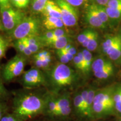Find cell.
<instances>
[{"mask_svg": "<svg viewBox=\"0 0 121 121\" xmlns=\"http://www.w3.org/2000/svg\"><path fill=\"white\" fill-rule=\"evenodd\" d=\"M48 99L34 93L25 94L15 99L13 114L25 121L44 112Z\"/></svg>", "mask_w": 121, "mask_h": 121, "instance_id": "cell-1", "label": "cell"}, {"mask_svg": "<svg viewBox=\"0 0 121 121\" xmlns=\"http://www.w3.org/2000/svg\"><path fill=\"white\" fill-rule=\"evenodd\" d=\"M48 78L52 85L57 90L71 85L75 81V74L69 66L60 62L49 69Z\"/></svg>", "mask_w": 121, "mask_h": 121, "instance_id": "cell-2", "label": "cell"}, {"mask_svg": "<svg viewBox=\"0 0 121 121\" xmlns=\"http://www.w3.org/2000/svg\"><path fill=\"white\" fill-rule=\"evenodd\" d=\"M41 26L42 22L39 18L34 16H25L10 34L15 40L39 35Z\"/></svg>", "mask_w": 121, "mask_h": 121, "instance_id": "cell-3", "label": "cell"}, {"mask_svg": "<svg viewBox=\"0 0 121 121\" xmlns=\"http://www.w3.org/2000/svg\"><path fill=\"white\" fill-rule=\"evenodd\" d=\"M25 17L22 10L15 8L11 4L0 9V19L2 29L11 33Z\"/></svg>", "mask_w": 121, "mask_h": 121, "instance_id": "cell-4", "label": "cell"}, {"mask_svg": "<svg viewBox=\"0 0 121 121\" xmlns=\"http://www.w3.org/2000/svg\"><path fill=\"white\" fill-rule=\"evenodd\" d=\"M26 64V57L22 54H17L4 65L2 76L6 81H11L24 73Z\"/></svg>", "mask_w": 121, "mask_h": 121, "instance_id": "cell-5", "label": "cell"}, {"mask_svg": "<svg viewBox=\"0 0 121 121\" xmlns=\"http://www.w3.org/2000/svg\"><path fill=\"white\" fill-rule=\"evenodd\" d=\"M22 81L25 87L33 88L45 85L46 78L41 69L35 67L24 72Z\"/></svg>", "mask_w": 121, "mask_h": 121, "instance_id": "cell-6", "label": "cell"}, {"mask_svg": "<svg viewBox=\"0 0 121 121\" xmlns=\"http://www.w3.org/2000/svg\"><path fill=\"white\" fill-rule=\"evenodd\" d=\"M61 10L62 20L65 26L74 27L78 24V16L75 7L65 1L64 0H54Z\"/></svg>", "mask_w": 121, "mask_h": 121, "instance_id": "cell-7", "label": "cell"}, {"mask_svg": "<svg viewBox=\"0 0 121 121\" xmlns=\"http://www.w3.org/2000/svg\"><path fill=\"white\" fill-rule=\"evenodd\" d=\"M114 89V87L111 86L96 91L93 103H101L108 104L115 108L114 98H113Z\"/></svg>", "mask_w": 121, "mask_h": 121, "instance_id": "cell-8", "label": "cell"}, {"mask_svg": "<svg viewBox=\"0 0 121 121\" xmlns=\"http://www.w3.org/2000/svg\"><path fill=\"white\" fill-rule=\"evenodd\" d=\"M86 22L91 26L99 29L105 28L106 25L98 17L90 6H87L85 11Z\"/></svg>", "mask_w": 121, "mask_h": 121, "instance_id": "cell-9", "label": "cell"}, {"mask_svg": "<svg viewBox=\"0 0 121 121\" xmlns=\"http://www.w3.org/2000/svg\"><path fill=\"white\" fill-rule=\"evenodd\" d=\"M42 13L44 17H54L60 19L62 18L60 7L54 0H48Z\"/></svg>", "mask_w": 121, "mask_h": 121, "instance_id": "cell-10", "label": "cell"}, {"mask_svg": "<svg viewBox=\"0 0 121 121\" xmlns=\"http://www.w3.org/2000/svg\"><path fill=\"white\" fill-rule=\"evenodd\" d=\"M43 26L47 30H53L65 26L62 20L54 17H44L43 21Z\"/></svg>", "mask_w": 121, "mask_h": 121, "instance_id": "cell-11", "label": "cell"}, {"mask_svg": "<svg viewBox=\"0 0 121 121\" xmlns=\"http://www.w3.org/2000/svg\"><path fill=\"white\" fill-rule=\"evenodd\" d=\"M96 91V90H95L94 89H89L85 109V117H87L89 118L94 117L93 113V106L94 99Z\"/></svg>", "mask_w": 121, "mask_h": 121, "instance_id": "cell-12", "label": "cell"}, {"mask_svg": "<svg viewBox=\"0 0 121 121\" xmlns=\"http://www.w3.org/2000/svg\"><path fill=\"white\" fill-rule=\"evenodd\" d=\"M111 60H116L121 56V37L118 41L105 52Z\"/></svg>", "mask_w": 121, "mask_h": 121, "instance_id": "cell-13", "label": "cell"}, {"mask_svg": "<svg viewBox=\"0 0 121 121\" xmlns=\"http://www.w3.org/2000/svg\"><path fill=\"white\" fill-rule=\"evenodd\" d=\"M96 31L94 30L90 29L85 30L81 34H79L78 37V41L80 44L82 45L85 48H86L88 45L90 39L93 37L94 34Z\"/></svg>", "mask_w": 121, "mask_h": 121, "instance_id": "cell-14", "label": "cell"}, {"mask_svg": "<svg viewBox=\"0 0 121 121\" xmlns=\"http://www.w3.org/2000/svg\"><path fill=\"white\" fill-rule=\"evenodd\" d=\"M71 43V39L68 35L63 36L54 40L53 42L50 43L48 47H51L56 50L62 49L69 43Z\"/></svg>", "mask_w": 121, "mask_h": 121, "instance_id": "cell-15", "label": "cell"}, {"mask_svg": "<svg viewBox=\"0 0 121 121\" xmlns=\"http://www.w3.org/2000/svg\"><path fill=\"white\" fill-rule=\"evenodd\" d=\"M90 6L94 10V11L98 15V17L107 25V24L108 23L109 20V17L107 14L104 7L95 4H90Z\"/></svg>", "mask_w": 121, "mask_h": 121, "instance_id": "cell-16", "label": "cell"}, {"mask_svg": "<svg viewBox=\"0 0 121 121\" xmlns=\"http://www.w3.org/2000/svg\"><path fill=\"white\" fill-rule=\"evenodd\" d=\"M110 62L104 58H97L94 60L92 63L91 69L93 72H94L99 71L105 68L112 65Z\"/></svg>", "mask_w": 121, "mask_h": 121, "instance_id": "cell-17", "label": "cell"}, {"mask_svg": "<svg viewBox=\"0 0 121 121\" xmlns=\"http://www.w3.org/2000/svg\"><path fill=\"white\" fill-rule=\"evenodd\" d=\"M48 0H31V10L36 13H43Z\"/></svg>", "mask_w": 121, "mask_h": 121, "instance_id": "cell-18", "label": "cell"}, {"mask_svg": "<svg viewBox=\"0 0 121 121\" xmlns=\"http://www.w3.org/2000/svg\"><path fill=\"white\" fill-rule=\"evenodd\" d=\"M113 71H114L113 70V66L112 65L108 67L99 71L94 72V75L95 78H98V79H107L110 76H111L113 73Z\"/></svg>", "mask_w": 121, "mask_h": 121, "instance_id": "cell-19", "label": "cell"}, {"mask_svg": "<svg viewBox=\"0 0 121 121\" xmlns=\"http://www.w3.org/2000/svg\"><path fill=\"white\" fill-rule=\"evenodd\" d=\"M85 58V72L84 73L86 74L89 73L90 69H91L92 63H93V56L91 52L86 49H85L82 51Z\"/></svg>", "mask_w": 121, "mask_h": 121, "instance_id": "cell-20", "label": "cell"}, {"mask_svg": "<svg viewBox=\"0 0 121 121\" xmlns=\"http://www.w3.org/2000/svg\"><path fill=\"white\" fill-rule=\"evenodd\" d=\"M57 109H58V105H57L56 98L52 97L48 99L45 111H46L50 116H53Z\"/></svg>", "mask_w": 121, "mask_h": 121, "instance_id": "cell-21", "label": "cell"}, {"mask_svg": "<svg viewBox=\"0 0 121 121\" xmlns=\"http://www.w3.org/2000/svg\"><path fill=\"white\" fill-rule=\"evenodd\" d=\"M121 37L119 35H113L107 37L102 44V49L103 52L105 53L107 50L112 47Z\"/></svg>", "mask_w": 121, "mask_h": 121, "instance_id": "cell-22", "label": "cell"}, {"mask_svg": "<svg viewBox=\"0 0 121 121\" xmlns=\"http://www.w3.org/2000/svg\"><path fill=\"white\" fill-rule=\"evenodd\" d=\"M104 8L109 17V19L117 20L121 18V6L114 9L107 6H104Z\"/></svg>", "mask_w": 121, "mask_h": 121, "instance_id": "cell-23", "label": "cell"}, {"mask_svg": "<svg viewBox=\"0 0 121 121\" xmlns=\"http://www.w3.org/2000/svg\"><path fill=\"white\" fill-rule=\"evenodd\" d=\"M113 98L115 109L121 113V84L115 88Z\"/></svg>", "mask_w": 121, "mask_h": 121, "instance_id": "cell-24", "label": "cell"}, {"mask_svg": "<svg viewBox=\"0 0 121 121\" xmlns=\"http://www.w3.org/2000/svg\"><path fill=\"white\" fill-rule=\"evenodd\" d=\"M33 60L36 68L40 69H48L52 63V56L48 57L43 60H34V59H33Z\"/></svg>", "mask_w": 121, "mask_h": 121, "instance_id": "cell-25", "label": "cell"}, {"mask_svg": "<svg viewBox=\"0 0 121 121\" xmlns=\"http://www.w3.org/2000/svg\"><path fill=\"white\" fill-rule=\"evenodd\" d=\"M31 0H10V4L15 8L22 10L28 8Z\"/></svg>", "mask_w": 121, "mask_h": 121, "instance_id": "cell-26", "label": "cell"}, {"mask_svg": "<svg viewBox=\"0 0 121 121\" xmlns=\"http://www.w3.org/2000/svg\"><path fill=\"white\" fill-rule=\"evenodd\" d=\"M56 99L57 105H58V109H57V110H58L59 109L65 108V107L71 106L70 101H69V95L66 94L62 95V96H59L58 98H56Z\"/></svg>", "mask_w": 121, "mask_h": 121, "instance_id": "cell-27", "label": "cell"}, {"mask_svg": "<svg viewBox=\"0 0 121 121\" xmlns=\"http://www.w3.org/2000/svg\"><path fill=\"white\" fill-rule=\"evenodd\" d=\"M73 105L77 113L83 116V104L81 93L75 96L73 99Z\"/></svg>", "mask_w": 121, "mask_h": 121, "instance_id": "cell-28", "label": "cell"}, {"mask_svg": "<svg viewBox=\"0 0 121 121\" xmlns=\"http://www.w3.org/2000/svg\"><path fill=\"white\" fill-rule=\"evenodd\" d=\"M9 43L5 38L0 35V60L5 56Z\"/></svg>", "mask_w": 121, "mask_h": 121, "instance_id": "cell-29", "label": "cell"}, {"mask_svg": "<svg viewBox=\"0 0 121 121\" xmlns=\"http://www.w3.org/2000/svg\"><path fill=\"white\" fill-rule=\"evenodd\" d=\"M98 39H99V35L96 31L95 34H94L93 37L91 38V39H90L89 44L87 47L86 48V49L88 50L90 52H93V51H95L98 47Z\"/></svg>", "mask_w": 121, "mask_h": 121, "instance_id": "cell-30", "label": "cell"}, {"mask_svg": "<svg viewBox=\"0 0 121 121\" xmlns=\"http://www.w3.org/2000/svg\"><path fill=\"white\" fill-rule=\"evenodd\" d=\"M51 53L48 51H45V50H40L37 53L34 54L33 55V59L34 60H43L44 59L48 58V57H51Z\"/></svg>", "mask_w": 121, "mask_h": 121, "instance_id": "cell-31", "label": "cell"}, {"mask_svg": "<svg viewBox=\"0 0 121 121\" xmlns=\"http://www.w3.org/2000/svg\"><path fill=\"white\" fill-rule=\"evenodd\" d=\"M13 45H14V47L16 49V51L19 52V53H22V52H23L25 48V45L24 44L22 39L15 40L14 43H13Z\"/></svg>", "mask_w": 121, "mask_h": 121, "instance_id": "cell-32", "label": "cell"}, {"mask_svg": "<svg viewBox=\"0 0 121 121\" xmlns=\"http://www.w3.org/2000/svg\"><path fill=\"white\" fill-rule=\"evenodd\" d=\"M64 1L76 8L84 5L87 2V0H64Z\"/></svg>", "mask_w": 121, "mask_h": 121, "instance_id": "cell-33", "label": "cell"}, {"mask_svg": "<svg viewBox=\"0 0 121 121\" xmlns=\"http://www.w3.org/2000/svg\"><path fill=\"white\" fill-rule=\"evenodd\" d=\"M56 53L57 57H58V58L59 59V60H60V63L67 65V63L69 62V59L67 58V57H66L65 54L61 51V50H56Z\"/></svg>", "mask_w": 121, "mask_h": 121, "instance_id": "cell-34", "label": "cell"}, {"mask_svg": "<svg viewBox=\"0 0 121 121\" xmlns=\"http://www.w3.org/2000/svg\"><path fill=\"white\" fill-rule=\"evenodd\" d=\"M0 121H23L15 114H4L1 118Z\"/></svg>", "mask_w": 121, "mask_h": 121, "instance_id": "cell-35", "label": "cell"}, {"mask_svg": "<svg viewBox=\"0 0 121 121\" xmlns=\"http://www.w3.org/2000/svg\"><path fill=\"white\" fill-rule=\"evenodd\" d=\"M72 61H73L75 67L77 69H78V70L81 71L83 72V71H84V68H83L82 63H81V60H80L79 57H78V54H76V55L75 56V57H74Z\"/></svg>", "mask_w": 121, "mask_h": 121, "instance_id": "cell-36", "label": "cell"}, {"mask_svg": "<svg viewBox=\"0 0 121 121\" xmlns=\"http://www.w3.org/2000/svg\"><path fill=\"white\" fill-rule=\"evenodd\" d=\"M121 6V0H109L106 6L107 7L110 8H116Z\"/></svg>", "mask_w": 121, "mask_h": 121, "instance_id": "cell-37", "label": "cell"}, {"mask_svg": "<svg viewBox=\"0 0 121 121\" xmlns=\"http://www.w3.org/2000/svg\"><path fill=\"white\" fill-rule=\"evenodd\" d=\"M7 93L6 89H5V87L3 85V83L1 81V78H0V100H2L7 96Z\"/></svg>", "mask_w": 121, "mask_h": 121, "instance_id": "cell-38", "label": "cell"}, {"mask_svg": "<svg viewBox=\"0 0 121 121\" xmlns=\"http://www.w3.org/2000/svg\"><path fill=\"white\" fill-rule=\"evenodd\" d=\"M22 54H23L24 56L25 57H30L34 55V54H33V52L29 49V48H28L26 46H25V49H24Z\"/></svg>", "mask_w": 121, "mask_h": 121, "instance_id": "cell-39", "label": "cell"}, {"mask_svg": "<svg viewBox=\"0 0 121 121\" xmlns=\"http://www.w3.org/2000/svg\"><path fill=\"white\" fill-rule=\"evenodd\" d=\"M95 4H99L102 6H106L109 0H94Z\"/></svg>", "mask_w": 121, "mask_h": 121, "instance_id": "cell-40", "label": "cell"}, {"mask_svg": "<svg viewBox=\"0 0 121 121\" xmlns=\"http://www.w3.org/2000/svg\"><path fill=\"white\" fill-rule=\"evenodd\" d=\"M10 4V0H0V9Z\"/></svg>", "mask_w": 121, "mask_h": 121, "instance_id": "cell-41", "label": "cell"}, {"mask_svg": "<svg viewBox=\"0 0 121 121\" xmlns=\"http://www.w3.org/2000/svg\"><path fill=\"white\" fill-rule=\"evenodd\" d=\"M5 106L2 103L0 102V120L1 118L4 114V112H5Z\"/></svg>", "mask_w": 121, "mask_h": 121, "instance_id": "cell-42", "label": "cell"}, {"mask_svg": "<svg viewBox=\"0 0 121 121\" xmlns=\"http://www.w3.org/2000/svg\"><path fill=\"white\" fill-rule=\"evenodd\" d=\"M66 52H69V53H71L73 56L76 55L77 53H77V51H76V48L72 46V45L71 47V48H69V49H68L67 51H66Z\"/></svg>", "mask_w": 121, "mask_h": 121, "instance_id": "cell-43", "label": "cell"}, {"mask_svg": "<svg viewBox=\"0 0 121 121\" xmlns=\"http://www.w3.org/2000/svg\"><path fill=\"white\" fill-rule=\"evenodd\" d=\"M1 30H2V24H1V19H0V31H1Z\"/></svg>", "mask_w": 121, "mask_h": 121, "instance_id": "cell-44", "label": "cell"}, {"mask_svg": "<svg viewBox=\"0 0 121 121\" xmlns=\"http://www.w3.org/2000/svg\"><path fill=\"white\" fill-rule=\"evenodd\" d=\"M119 121H121V119H120V120H119Z\"/></svg>", "mask_w": 121, "mask_h": 121, "instance_id": "cell-45", "label": "cell"}]
</instances>
